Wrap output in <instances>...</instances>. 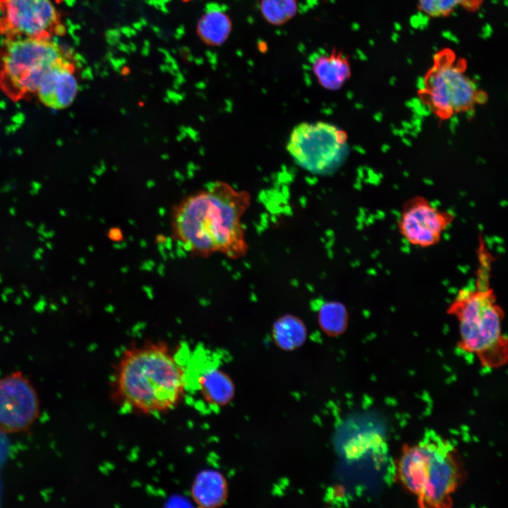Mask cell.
<instances>
[{"label":"cell","instance_id":"cell-1","mask_svg":"<svg viewBox=\"0 0 508 508\" xmlns=\"http://www.w3.org/2000/svg\"><path fill=\"white\" fill-rule=\"evenodd\" d=\"M250 195L224 181L210 183L204 189L182 199L171 215L174 240L198 257L219 253L235 260L248 249L242 217Z\"/></svg>","mask_w":508,"mask_h":508},{"label":"cell","instance_id":"cell-2","mask_svg":"<svg viewBox=\"0 0 508 508\" xmlns=\"http://www.w3.org/2000/svg\"><path fill=\"white\" fill-rule=\"evenodd\" d=\"M111 397L128 412L157 415L179 405L185 396L183 366L163 341H147L126 349L115 367Z\"/></svg>","mask_w":508,"mask_h":508},{"label":"cell","instance_id":"cell-3","mask_svg":"<svg viewBox=\"0 0 508 508\" xmlns=\"http://www.w3.org/2000/svg\"><path fill=\"white\" fill-rule=\"evenodd\" d=\"M465 476L456 448L437 435L403 445L395 462L396 480L420 507H451Z\"/></svg>","mask_w":508,"mask_h":508},{"label":"cell","instance_id":"cell-4","mask_svg":"<svg viewBox=\"0 0 508 508\" xmlns=\"http://www.w3.org/2000/svg\"><path fill=\"white\" fill-rule=\"evenodd\" d=\"M490 273V268L478 267L474 285L460 289L446 313L458 322L457 347L476 356L483 368L496 369L507 361L508 342L504 311L491 286Z\"/></svg>","mask_w":508,"mask_h":508},{"label":"cell","instance_id":"cell-5","mask_svg":"<svg viewBox=\"0 0 508 508\" xmlns=\"http://www.w3.org/2000/svg\"><path fill=\"white\" fill-rule=\"evenodd\" d=\"M467 61L451 48L437 51L425 73L418 96L440 120L473 111L485 104L488 95L467 74Z\"/></svg>","mask_w":508,"mask_h":508},{"label":"cell","instance_id":"cell-6","mask_svg":"<svg viewBox=\"0 0 508 508\" xmlns=\"http://www.w3.org/2000/svg\"><path fill=\"white\" fill-rule=\"evenodd\" d=\"M348 134L337 126L325 122H303L295 126L286 150L294 162L318 175L332 173L345 155Z\"/></svg>","mask_w":508,"mask_h":508},{"label":"cell","instance_id":"cell-7","mask_svg":"<svg viewBox=\"0 0 508 508\" xmlns=\"http://www.w3.org/2000/svg\"><path fill=\"white\" fill-rule=\"evenodd\" d=\"M62 59V51L45 37L13 39L1 56L4 82L17 95L36 92L47 70Z\"/></svg>","mask_w":508,"mask_h":508},{"label":"cell","instance_id":"cell-8","mask_svg":"<svg viewBox=\"0 0 508 508\" xmlns=\"http://www.w3.org/2000/svg\"><path fill=\"white\" fill-rule=\"evenodd\" d=\"M454 215L440 210L425 197L411 198L404 204L398 219L400 235L411 245L427 248L438 244Z\"/></svg>","mask_w":508,"mask_h":508},{"label":"cell","instance_id":"cell-9","mask_svg":"<svg viewBox=\"0 0 508 508\" xmlns=\"http://www.w3.org/2000/svg\"><path fill=\"white\" fill-rule=\"evenodd\" d=\"M39 413L37 393L22 373L14 372L0 380V433L28 429Z\"/></svg>","mask_w":508,"mask_h":508},{"label":"cell","instance_id":"cell-10","mask_svg":"<svg viewBox=\"0 0 508 508\" xmlns=\"http://www.w3.org/2000/svg\"><path fill=\"white\" fill-rule=\"evenodd\" d=\"M1 28L20 37H46L57 23L51 0H0Z\"/></svg>","mask_w":508,"mask_h":508},{"label":"cell","instance_id":"cell-11","mask_svg":"<svg viewBox=\"0 0 508 508\" xmlns=\"http://www.w3.org/2000/svg\"><path fill=\"white\" fill-rule=\"evenodd\" d=\"M78 92V83L71 64L62 59L44 73L36 93L52 109L69 107Z\"/></svg>","mask_w":508,"mask_h":508},{"label":"cell","instance_id":"cell-12","mask_svg":"<svg viewBox=\"0 0 508 508\" xmlns=\"http://www.w3.org/2000/svg\"><path fill=\"white\" fill-rule=\"evenodd\" d=\"M310 62L318 83L325 90H339L351 78L350 61L342 51L332 49L327 53L315 54Z\"/></svg>","mask_w":508,"mask_h":508},{"label":"cell","instance_id":"cell-13","mask_svg":"<svg viewBox=\"0 0 508 508\" xmlns=\"http://www.w3.org/2000/svg\"><path fill=\"white\" fill-rule=\"evenodd\" d=\"M190 497L199 507L214 508L222 506L228 495V484L219 471L207 468L195 476L190 487Z\"/></svg>","mask_w":508,"mask_h":508},{"label":"cell","instance_id":"cell-14","mask_svg":"<svg viewBox=\"0 0 508 508\" xmlns=\"http://www.w3.org/2000/svg\"><path fill=\"white\" fill-rule=\"evenodd\" d=\"M198 385L203 400L213 406H226L234 396L235 387L231 377L218 368L202 372L198 377Z\"/></svg>","mask_w":508,"mask_h":508},{"label":"cell","instance_id":"cell-15","mask_svg":"<svg viewBox=\"0 0 508 508\" xmlns=\"http://www.w3.org/2000/svg\"><path fill=\"white\" fill-rule=\"evenodd\" d=\"M232 23L226 11L217 4H210L198 25L201 39L212 46H219L228 39Z\"/></svg>","mask_w":508,"mask_h":508},{"label":"cell","instance_id":"cell-16","mask_svg":"<svg viewBox=\"0 0 508 508\" xmlns=\"http://www.w3.org/2000/svg\"><path fill=\"white\" fill-rule=\"evenodd\" d=\"M272 338L277 346L284 351H293L301 346L307 338V329L298 317L286 315L273 324Z\"/></svg>","mask_w":508,"mask_h":508},{"label":"cell","instance_id":"cell-17","mask_svg":"<svg viewBox=\"0 0 508 508\" xmlns=\"http://www.w3.org/2000/svg\"><path fill=\"white\" fill-rule=\"evenodd\" d=\"M349 313L346 306L337 301L323 303L318 311L319 325L326 334L339 336L345 332L349 324Z\"/></svg>","mask_w":508,"mask_h":508},{"label":"cell","instance_id":"cell-18","mask_svg":"<svg viewBox=\"0 0 508 508\" xmlns=\"http://www.w3.org/2000/svg\"><path fill=\"white\" fill-rule=\"evenodd\" d=\"M484 0H418V9L430 18L450 16L459 6L468 11H476Z\"/></svg>","mask_w":508,"mask_h":508},{"label":"cell","instance_id":"cell-19","mask_svg":"<svg viewBox=\"0 0 508 508\" xmlns=\"http://www.w3.org/2000/svg\"><path fill=\"white\" fill-rule=\"evenodd\" d=\"M260 11L266 22L279 26L296 15L298 3L296 0H260Z\"/></svg>","mask_w":508,"mask_h":508}]
</instances>
